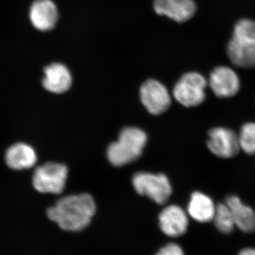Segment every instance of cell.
<instances>
[{
  "label": "cell",
  "instance_id": "cell-1",
  "mask_svg": "<svg viewBox=\"0 0 255 255\" xmlns=\"http://www.w3.org/2000/svg\"><path fill=\"white\" fill-rule=\"evenodd\" d=\"M96 209L93 197L84 193L62 198L48 209L47 216L63 231L79 232L90 224Z\"/></svg>",
  "mask_w": 255,
  "mask_h": 255
},
{
  "label": "cell",
  "instance_id": "cell-2",
  "mask_svg": "<svg viewBox=\"0 0 255 255\" xmlns=\"http://www.w3.org/2000/svg\"><path fill=\"white\" fill-rule=\"evenodd\" d=\"M227 53L231 62L242 68L255 67V21L243 18L235 25L228 42Z\"/></svg>",
  "mask_w": 255,
  "mask_h": 255
},
{
  "label": "cell",
  "instance_id": "cell-3",
  "mask_svg": "<svg viewBox=\"0 0 255 255\" xmlns=\"http://www.w3.org/2000/svg\"><path fill=\"white\" fill-rule=\"evenodd\" d=\"M147 140V135L141 129L125 128L121 132L119 140L109 146L107 158L115 167L127 165L140 157Z\"/></svg>",
  "mask_w": 255,
  "mask_h": 255
},
{
  "label": "cell",
  "instance_id": "cell-4",
  "mask_svg": "<svg viewBox=\"0 0 255 255\" xmlns=\"http://www.w3.org/2000/svg\"><path fill=\"white\" fill-rule=\"evenodd\" d=\"M132 182L139 194L148 196L157 204H165L172 194V186L163 174L137 172L132 177Z\"/></svg>",
  "mask_w": 255,
  "mask_h": 255
},
{
  "label": "cell",
  "instance_id": "cell-5",
  "mask_svg": "<svg viewBox=\"0 0 255 255\" xmlns=\"http://www.w3.org/2000/svg\"><path fill=\"white\" fill-rule=\"evenodd\" d=\"M68 167L57 162H48L35 170L33 187L44 194H59L63 192L68 179Z\"/></svg>",
  "mask_w": 255,
  "mask_h": 255
},
{
  "label": "cell",
  "instance_id": "cell-6",
  "mask_svg": "<svg viewBox=\"0 0 255 255\" xmlns=\"http://www.w3.org/2000/svg\"><path fill=\"white\" fill-rule=\"evenodd\" d=\"M206 86L207 82L201 74L186 73L174 86V97L184 107H197L205 100Z\"/></svg>",
  "mask_w": 255,
  "mask_h": 255
},
{
  "label": "cell",
  "instance_id": "cell-7",
  "mask_svg": "<svg viewBox=\"0 0 255 255\" xmlns=\"http://www.w3.org/2000/svg\"><path fill=\"white\" fill-rule=\"evenodd\" d=\"M207 147L214 155L222 159L232 158L241 149L237 133L226 127H216L209 130Z\"/></svg>",
  "mask_w": 255,
  "mask_h": 255
},
{
  "label": "cell",
  "instance_id": "cell-8",
  "mask_svg": "<svg viewBox=\"0 0 255 255\" xmlns=\"http://www.w3.org/2000/svg\"><path fill=\"white\" fill-rule=\"evenodd\" d=\"M140 97L142 105L152 115L164 113L170 107L168 90L157 80H149L144 82L140 87Z\"/></svg>",
  "mask_w": 255,
  "mask_h": 255
},
{
  "label": "cell",
  "instance_id": "cell-9",
  "mask_svg": "<svg viewBox=\"0 0 255 255\" xmlns=\"http://www.w3.org/2000/svg\"><path fill=\"white\" fill-rule=\"evenodd\" d=\"M209 85L213 92L220 98H230L238 93L241 87L239 78L232 69L217 67L211 72Z\"/></svg>",
  "mask_w": 255,
  "mask_h": 255
},
{
  "label": "cell",
  "instance_id": "cell-10",
  "mask_svg": "<svg viewBox=\"0 0 255 255\" xmlns=\"http://www.w3.org/2000/svg\"><path fill=\"white\" fill-rule=\"evenodd\" d=\"M161 231L170 238H178L185 234L189 226L187 215L179 206L171 205L162 210L159 215Z\"/></svg>",
  "mask_w": 255,
  "mask_h": 255
},
{
  "label": "cell",
  "instance_id": "cell-11",
  "mask_svg": "<svg viewBox=\"0 0 255 255\" xmlns=\"http://www.w3.org/2000/svg\"><path fill=\"white\" fill-rule=\"evenodd\" d=\"M154 9L157 14L183 23L193 17L196 5L193 0H154Z\"/></svg>",
  "mask_w": 255,
  "mask_h": 255
},
{
  "label": "cell",
  "instance_id": "cell-12",
  "mask_svg": "<svg viewBox=\"0 0 255 255\" xmlns=\"http://www.w3.org/2000/svg\"><path fill=\"white\" fill-rule=\"evenodd\" d=\"M29 17L33 26L41 31H50L58 21L56 5L52 0H36L31 4Z\"/></svg>",
  "mask_w": 255,
  "mask_h": 255
},
{
  "label": "cell",
  "instance_id": "cell-13",
  "mask_svg": "<svg viewBox=\"0 0 255 255\" xmlns=\"http://www.w3.org/2000/svg\"><path fill=\"white\" fill-rule=\"evenodd\" d=\"M43 86L48 92L63 94L72 85V76L66 66L61 63H52L44 69Z\"/></svg>",
  "mask_w": 255,
  "mask_h": 255
},
{
  "label": "cell",
  "instance_id": "cell-14",
  "mask_svg": "<svg viewBox=\"0 0 255 255\" xmlns=\"http://www.w3.org/2000/svg\"><path fill=\"white\" fill-rule=\"evenodd\" d=\"M226 204L231 210L236 228L243 233H251L255 231L254 210L243 204L241 199L236 196H228Z\"/></svg>",
  "mask_w": 255,
  "mask_h": 255
},
{
  "label": "cell",
  "instance_id": "cell-15",
  "mask_svg": "<svg viewBox=\"0 0 255 255\" xmlns=\"http://www.w3.org/2000/svg\"><path fill=\"white\" fill-rule=\"evenodd\" d=\"M6 163L16 170L31 168L37 161L35 150L27 144L18 142L11 145L5 154Z\"/></svg>",
  "mask_w": 255,
  "mask_h": 255
},
{
  "label": "cell",
  "instance_id": "cell-16",
  "mask_svg": "<svg viewBox=\"0 0 255 255\" xmlns=\"http://www.w3.org/2000/svg\"><path fill=\"white\" fill-rule=\"evenodd\" d=\"M216 206L209 196L199 191L191 194L188 204V213L191 219L199 223L213 221Z\"/></svg>",
  "mask_w": 255,
  "mask_h": 255
},
{
  "label": "cell",
  "instance_id": "cell-17",
  "mask_svg": "<svg viewBox=\"0 0 255 255\" xmlns=\"http://www.w3.org/2000/svg\"><path fill=\"white\" fill-rule=\"evenodd\" d=\"M213 221L216 229L223 234H230L236 228L231 210L226 204L216 206Z\"/></svg>",
  "mask_w": 255,
  "mask_h": 255
},
{
  "label": "cell",
  "instance_id": "cell-18",
  "mask_svg": "<svg viewBox=\"0 0 255 255\" xmlns=\"http://www.w3.org/2000/svg\"><path fill=\"white\" fill-rule=\"evenodd\" d=\"M240 147L248 155H255V123H248L242 127L238 135Z\"/></svg>",
  "mask_w": 255,
  "mask_h": 255
},
{
  "label": "cell",
  "instance_id": "cell-19",
  "mask_svg": "<svg viewBox=\"0 0 255 255\" xmlns=\"http://www.w3.org/2000/svg\"><path fill=\"white\" fill-rule=\"evenodd\" d=\"M155 255H185V253L177 243H170L162 247Z\"/></svg>",
  "mask_w": 255,
  "mask_h": 255
},
{
  "label": "cell",
  "instance_id": "cell-20",
  "mask_svg": "<svg viewBox=\"0 0 255 255\" xmlns=\"http://www.w3.org/2000/svg\"><path fill=\"white\" fill-rule=\"evenodd\" d=\"M238 255H255V248H247L242 250Z\"/></svg>",
  "mask_w": 255,
  "mask_h": 255
}]
</instances>
